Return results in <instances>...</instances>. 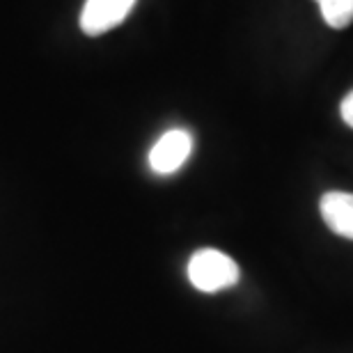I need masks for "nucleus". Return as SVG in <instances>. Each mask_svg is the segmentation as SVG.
Listing matches in <instances>:
<instances>
[{
    "mask_svg": "<svg viewBox=\"0 0 353 353\" xmlns=\"http://www.w3.org/2000/svg\"><path fill=\"white\" fill-rule=\"evenodd\" d=\"M321 218L330 232L353 241V193L330 190L319 202Z\"/></svg>",
    "mask_w": 353,
    "mask_h": 353,
    "instance_id": "obj_4",
    "label": "nucleus"
},
{
    "mask_svg": "<svg viewBox=\"0 0 353 353\" xmlns=\"http://www.w3.org/2000/svg\"><path fill=\"white\" fill-rule=\"evenodd\" d=\"M186 273L190 285L204 294H216L223 292V289H230L241 278V268L236 266L234 259L216 248L197 250L188 259Z\"/></svg>",
    "mask_w": 353,
    "mask_h": 353,
    "instance_id": "obj_1",
    "label": "nucleus"
},
{
    "mask_svg": "<svg viewBox=\"0 0 353 353\" xmlns=\"http://www.w3.org/2000/svg\"><path fill=\"white\" fill-rule=\"evenodd\" d=\"M340 112H342V119H344V124H347V126H351V129H353V90L349 92L347 97L342 99Z\"/></svg>",
    "mask_w": 353,
    "mask_h": 353,
    "instance_id": "obj_6",
    "label": "nucleus"
},
{
    "mask_svg": "<svg viewBox=\"0 0 353 353\" xmlns=\"http://www.w3.org/2000/svg\"><path fill=\"white\" fill-rule=\"evenodd\" d=\"M316 3L321 7L323 21L335 30L353 23V0H316Z\"/></svg>",
    "mask_w": 353,
    "mask_h": 353,
    "instance_id": "obj_5",
    "label": "nucleus"
},
{
    "mask_svg": "<svg viewBox=\"0 0 353 353\" xmlns=\"http://www.w3.org/2000/svg\"><path fill=\"white\" fill-rule=\"evenodd\" d=\"M136 0H85V7L81 12V30L97 37L117 28L129 17Z\"/></svg>",
    "mask_w": 353,
    "mask_h": 353,
    "instance_id": "obj_3",
    "label": "nucleus"
},
{
    "mask_svg": "<svg viewBox=\"0 0 353 353\" xmlns=\"http://www.w3.org/2000/svg\"><path fill=\"white\" fill-rule=\"evenodd\" d=\"M193 136L186 129H170L150 150V168L157 174H172L190 159Z\"/></svg>",
    "mask_w": 353,
    "mask_h": 353,
    "instance_id": "obj_2",
    "label": "nucleus"
}]
</instances>
